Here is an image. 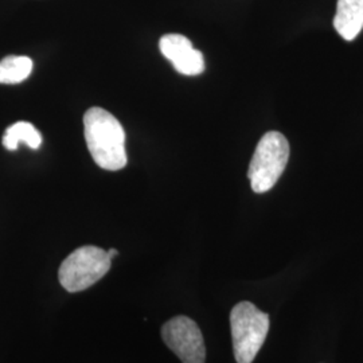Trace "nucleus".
<instances>
[{"label": "nucleus", "mask_w": 363, "mask_h": 363, "mask_svg": "<svg viewBox=\"0 0 363 363\" xmlns=\"http://www.w3.org/2000/svg\"><path fill=\"white\" fill-rule=\"evenodd\" d=\"M84 135L99 167L118 171L127 166L125 132L112 113L99 106L88 109L84 115Z\"/></svg>", "instance_id": "f257e3e1"}, {"label": "nucleus", "mask_w": 363, "mask_h": 363, "mask_svg": "<svg viewBox=\"0 0 363 363\" xmlns=\"http://www.w3.org/2000/svg\"><path fill=\"white\" fill-rule=\"evenodd\" d=\"M289 160V143L280 132H267L256 147L247 169L252 190L267 193L280 179Z\"/></svg>", "instance_id": "f03ea898"}, {"label": "nucleus", "mask_w": 363, "mask_h": 363, "mask_svg": "<svg viewBox=\"0 0 363 363\" xmlns=\"http://www.w3.org/2000/svg\"><path fill=\"white\" fill-rule=\"evenodd\" d=\"M234 357L237 363H252L269 331V315L250 301H241L230 312Z\"/></svg>", "instance_id": "7ed1b4c3"}, {"label": "nucleus", "mask_w": 363, "mask_h": 363, "mask_svg": "<svg viewBox=\"0 0 363 363\" xmlns=\"http://www.w3.org/2000/svg\"><path fill=\"white\" fill-rule=\"evenodd\" d=\"M112 259L108 252L99 247H78L66 257L60 269V284L67 292H81L100 281L111 269Z\"/></svg>", "instance_id": "20e7f679"}, {"label": "nucleus", "mask_w": 363, "mask_h": 363, "mask_svg": "<svg viewBox=\"0 0 363 363\" xmlns=\"http://www.w3.org/2000/svg\"><path fill=\"white\" fill-rule=\"evenodd\" d=\"M162 337L182 363L206 362L203 335L193 319L182 315L169 319L162 327Z\"/></svg>", "instance_id": "39448f33"}, {"label": "nucleus", "mask_w": 363, "mask_h": 363, "mask_svg": "<svg viewBox=\"0 0 363 363\" xmlns=\"http://www.w3.org/2000/svg\"><path fill=\"white\" fill-rule=\"evenodd\" d=\"M162 54L175 70L184 76H199L205 70L203 54L194 49L191 40L181 34L163 35L159 42Z\"/></svg>", "instance_id": "423d86ee"}, {"label": "nucleus", "mask_w": 363, "mask_h": 363, "mask_svg": "<svg viewBox=\"0 0 363 363\" xmlns=\"http://www.w3.org/2000/svg\"><path fill=\"white\" fill-rule=\"evenodd\" d=\"M334 27L342 38H357L363 28V0H337Z\"/></svg>", "instance_id": "0eeeda50"}, {"label": "nucleus", "mask_w": 363, "mask_h": 363, "mask_svg": "<svg viewBox=\"0 0 363 363\" xmlns=\"http://www.w3.org/2000/svg\"><path fill=\"white\" fill-rule=\"evenodd\" d=\"M21 142L26 143L31 150H38L42 144L40 132L28 121L13 123L4 132L3 145L9 151H15Z\"/></svg>", "instance_id": "6e6552de"}, {"label": "nucleus", "mask_w": 363, "mask_h": 363, "mask_svg": "<svg viewBox=\"0 0 363 363\" xmlns=\"http://www.w3.org/2000/svg\"><path fill=\"white\" fill-rule=\"evenodd\" d=\"M33 61L23 55H9L0 61V84H21L33 72Z\"/></svg>", "instance_id": "1a4fd4ad"}, {"label": "nucleus", "mask_w": 363, "mask_h": 363, "mask_svg": "<svg viewBox=\"0 0 363 363\" xmlns=\"http://www.w3.org/2000/svg\"><path fill=\"white\" fill-rule=\"evenodd\" d=\"M117 255H118V252H117L116 249H109L108 250V256H109V259H112L113 257H116Z\"/></svg>", "instance_id": "9d476101"}]
</instances>
